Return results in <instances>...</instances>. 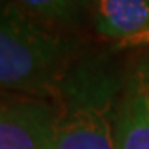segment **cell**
Returning <instances> with one entry per match:
<instances>
[{"label": "cell", "mask_w": 149, "mask_h": 149, "mask_svg": "<svg viewBox=\"0 0 149 149\" xmlns=\"http://www.w3.org/2000/svg\"><path fill=\"white\" fill-rule=\"evenodd\" d=\"M124 76L108 55L83 52L74 60L50 95L53 149H116Z\"/></svg>", "instance_id": "1"}, {"label": "cell", "mask_w": 149, "mask_h": 149, "mask_svg": "<svg viewBox=\"0 0 149 149\" xmlns=\"http://www.w3.org/2000/svg\"><path fill=\"white\" fill-rule=\"evenodd\" d=\"M81 42L10 0H0V88L50 98Z\"/></svg>", "instance_id": "2"}, {"label": "cell", "mask_w": 149, "mask_h": 149, "mask_svg": "<svg viewBox=\"0 0 149 149\" xmlns=\"http://www.w3.org/2000/svg\"><path fill=\"white\" fill-rule=\"evenodd\" d=\"M0 149H53V103L0 88Z\"/></svg>", "instance_id": "3"}, {"label": "cell", "mask_w": 149, "mask_h": 149, "mask_svg": "<svg viewBox=\"0 0 149 149\" xmlns=\"http://www.w3.org/2000/svg\"><path fill=\"white\" fill-rule=\"evenodd\" d=\"M114 139L116 149H149V78L141 60L124 76Z\"/></svg>", "instance_id": "4"}, {"label": "cell", "mask_w": 149, "mask_h": 149, "mask_svg": "<svg viewBox=\"0 0 149 149\" xmlns=\"http://www.w3.org/2000/svg\"><path fill=\"white\" fill-rule=\"evenodd\" d=\"M88 17L93 30L116 45L149 30V0H88Z\"/></svg>", "instance_id": "5"}, {"label": "cell", "mask_w": 149, "mask_h": 149, "mask_svg": "<svg viewBox=\"0 0 149 149\" xmlns=\"http://www.w3.org/2000/svg\"><path fill=\"white\" fill-rule=\"evenodd\" d=\"M58 27L78 25L88 15V0H10Z\"/></svg>", "instance_id": "6"}, {"label": "cell", "mask_w": 149, "mask_h": 149, "mask_svg": "<svg viewBox=\"0 0 149 149\" xmlns=\"http://www.w3.org/2000/svg\"><path fill=\"white\" fill-rule=\"evenodd\" d=\"M143 47H149V30L138 35V37H133L129 40L113 45V50H128V48H143Z\"/></svg>", "instance_id": "7"}, {"label": "cell", "mask_w": 149, "mask_h": 149, "mask_svg": "<svg viewBox=\"0 0 149 149\" xmlns=\"http://www.w3.org/2000/svg\"><path fill=\"white\" fill-rule=\"evenodd\" d=\"M141 63H143L144 70H146V73H148V78H149V55L144 56V58H141Z\"/></svg>", "instance_id": "8"}]
</instances>
